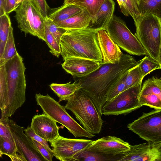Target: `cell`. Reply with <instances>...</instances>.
Listing matches in <instances>:
<instances>
[{
	"mask_svg": "<svg viewBox=\"0 0 161 161\" xmlns=\"http://www.w3.org/2000/svg\"><path fill=\"white\" fill-rule=\"evenodd\" d=\"M139 63L140 60L136 61L131 56L123 54L119 62L102 64L90 74L75 78V81L80 84V89L90 97L102 116V108L112 89L125 73Z\"/></svg>",
	"mask_w": 161,
	"mask_h": 161,
	"instance_id": "obj_1",
	"label": "cell"
},
{
	"mask_svg": "<svg viewBox=\"0 0 161 161\" xmlns=\"http://www.w3.org/2000/svg\"><path fill=\"white\" fill-rule=\"evenodd\" d=\"M26 68L18 53L0 66V99L7 100L1 117L9 118L25 101Z\"/></svg>",
	"mask_w": 161,
	"mask_h": 161,
	"instance_id": "obj_2",
	"label": "cell"
},
{
	"mask_svg": "<svg viewBox=\"0 0 161 161\" xmlns=\"http://www.w3.org/2000/svg\"><path fill=\"white\" fill-rule=\"evenodd\" d=\"M99 29L88 27L68 30L60 42L63 60L68 57L91 59L102 63L103 57L96 37Z\"/></svg>",
	"mask_w": 161,
	"mask_h": 161,
	"instance_id": "obj_3",
	"label": "cell"
},
{
	"mask_svg": "<svg viewBox=\"0 0 161 161\" xmlns=\"http://www.w3.org/2000/svg\"><path fill=\"white\" fill-rule=\"evenodd\" d=\"M67 101L65 108L73 113L83 127L93 134L99 133L103 121L90 97L79 89Z\"/></svg>",
	"mask_w": 161,
	"mask_h": 161,
	"instance_id": "obj_4",
	"label": "cell"
},
{
	"mask_svg": "<svg viewBox=\"0 0 161 161\" xmlns=\"http://www.w3.org/2000/svg\"><path fill=\"white\" fill-rule=\"evenodd\" d=\"M135 35L147 55L159 62L161 53V19L153 14L141 17Z\"/></svg>",
	"mask_w": 161,
	"mask_h": 161,
	"instance_id": "obj_5",
	"label": "cell"
},
{
	"mask_svg": "<svg viewBox=\"0 0 161 161\" xmlns=\"http://www.w3.org/2000/svg\"><path fill=\"white\" fill-rule=\"evenodd\" d=\"M37 105L44 113L53 120L65 127L75 138L86 137L91 138L95 136L86 131L68 114L64 106L47 94L35 95Z\"/></svg>",
	"mask_w": 161,
	"mask_h": 161,
	"instance_id": "obj_6",
	"label": "cell"
},
{
	"mask_svg": "<svg viewBox=\"0 0 161 161\" xmlns=\"http://www.w3.org/2000/svg\"><path fill=\"white\" fill-rule=\"evenodd\" d=\"M105 30L114 42L128 53L137 56L147 55L139 41L119 17L114 15Z\"/></svg>",
	"mask_w": 161,
	"mask_h": 161,
	"instance_id": "obj_7",
	"label": "cell"
},
{
	"mask_svg": "<svg viewBox=\"0 0 161 161\" xmlns=\"http://www.w3.org/2000/svg\"><path fill=\"white\" fill-rule=\"evenodd\" d=\"M142 80L107 102L102 108L103 114L125 115L141 107L139 98Z\"/></svg>",
	"mask_w": 161,
	"mask_h": 161,
	"instance_id": "obj_8",
	"label": "cell"
},
{
	"mask_svg": "<svg viewBox=\"0 0 161 161\" xmlns=\"http://www.w3.org/2000/svg\"><path fill=\"white\" fill-rule=\"evenodd\" d=\"M127 127L147 142L161 143V109L143 113Z\"/></svg>",
	"mask_w": 161,
	"mask_h": 161,
	"instance_id": "obj_9",
	"label": "cell"
},
{
	"mask_svg": "<svg viewBox=\"0 0 161 161\" xmlns=\"http://www.w3.org/2000/svg\"><path fill=\"white\" fill-rule=\"evenodd\" d=\"M93 141L68 138L60 135L52 143L54 156L62 161H78V156L86 151Z\"/></svg>",
	"mask_w": 161,
	"mask_h": 161,
	"instance_id": "obj_10",
	"label": "cell"
},
{
	"mask_svg": "<svg viewBox=\"0 0 161 161\" xmlns=\"http://www.w3.org/2000/svg\"><path fill=\"white\" fill-rule=\"evenodd\" d=\"M11 131L17 148V153L26 161H45L30 138L25 133V128L13 120H9Z\"/></svg>",
	"mask_w": 161,
	"mask_h": 161,
	"instance_id": "obj_11",
	"label": "cell"
},
{
	"mask_svg": "<svg viewBox=\"0 0 161 161\" xmlns=\"http://www.w3.org/2000/svg\"><path fill=\"white\" fill-rule=\"evenodd\" d=\"M130 148L131 145L120 138L108 136L93 141L86 150L116 156L126 154Z\"/></svg>",
	"mask_w": 161,
	"mask_h": 161,
	"instance_id": "obj_12",
	"label": "cell"
},
{
	"mask_svg": "<svg viewBox=\"0 0 161 161\" xmlns=\"http://www.w3.org/2000/svg\"><path fill=\"white\" fill-rule=\"evenodd\" d=\"M161 161V143L150 142L131 145L130 150L117 161Z\"/></svg>",
	"mask_w": 161,
	"mask_h": 161,
	"instance_id": "obj_13",
	"label": "cell"
},
{
	"mask_svg": "<svg viewBox=\"0 0 161 161\" xmlns=\"http://www.w3.org/2000/svg\"><path fill=\"white\" fill-rule=\"evenodd\" d=\"M139 100L141 107L161 109V79L153 76L146 80L142 85Z\"/></svg>",
	"mask_w": 161,
	"mask_h": 161,
	"instance_id": "obj_14",
	"label": "cell"
},
{
	"mask_svg": "<svg viewBox=\"0 0 161 161\" xmlns=\"http://www.w3.org/2000/svg\"><path fill=\"white\" fill-rule=\"evenodd\" d=\"M61 64L63 68L74 78L86 76L97 69L102 63L91 59L71 57L66 58Z\"/></svg>",
	"mask_w": 161,
	"mask_h": 161,
	"instance_id": "obj_15",
	"label": "cell"
},
{
	"mask_svg": "<svg viewBox=\"0 0 161 161\" xmlns=\"http://www.w3.org/2000/svg\"><path fill=\"white\" fill-rule=\"evenodd\" d=\"M56 123L43 112L33 117L30 127L36 135L51 143L59 135Z\"/></svg>",
	"mask_w": 161,
	"mask_h": 161,
	"instance_id": "obj_16",
	"label": "cell"
},
{
	"mask_svg": "<svg viewBox=\"0 0 161 161\" xmlns=\"http://www.w3.org/2000/svg\"><path fill=\"white\" fill-rule=\"evenodd\" d=\"M96 37L103 57L102 64H115L119 62L123 54L107 31L100 30L97 33Z\"/></svg>",
	"mask_w": 161,
	"mask_h": 161,
	"instance_id": "obj_17",
	"label": "cell"
},
{
	"mask_svg": "<svg viewBox=\"0 0 161 161\" xmlns=\"http://www.w3.org/2000/svg\"><path fill=\"white\" fill-rule=\"evenodd\" d=\"M14 11L15 18L18 27L20 30L25 34L29 33L35 36L33 28V15L31 1H23Z\"/></svg>",
	"mask_w": 161,
	"mask_h": 161,
	"instance_id": "obj_18",
	"label": "cell"
},
{
	"mask_svg": "<svg viewBox=\"0 0 161 161\" xmlns=\"http://www.w3.org/2000/svg\"><path fill=\"white\" fill-rule=\"evenodd\" d=\"M114 8L115 3L113 0H105L88 27L105 30L113 17Z\"/></svg>",
	"mask_w": 161,
	"mask_h": 161,
	"instance_id": "obj_19",
	"label": "cell"
},
{
	"mask_svg": "<svg viewBox=\"0 0 161 161\" xmlns=\"http://www.w3.org/2000/svg\"><path fill=\"white\" fill-rule=\"evenodd\" d=\"M91 21V16L84 9L64 20L55 23L58 27L68 30L86 28L89 26Z\"/></svg>",
	"mask_w": 161,
	"mask_h": 161,
	"instance_id": "obj_20",
	"label": "cell"
},
{
	"mask_svg": "<svg viewBox=\"0 0 161 161\" xmlns=\"http://www.w3.org/2000/svg\"><path fill=\"white\" fill-rule=\"evenodd\" d=\"M83 9H84L75 5L64 4L59 7L51 10L48 18L56 23L70 18Z\"/></svg>",
	"mask_w": 161,
	"mask_h": 161,
	"instance_id": "obj_21",
	"label": "cell"
},
{
	"mask_svg": "<svg viewBox=\"0 0 161 161\" xmlns=\"http://www.w3.org/2000/svg\"><path fill=\"white\" fill-rule=\"evenodd\" d=\"M49 86L51 90L58 97L59 102L67 101L81 88L80 84L76 81L72 83H71V82L62 84L52 83Z\"/></svg>",
	"mask_w": 161,
	"mask_h": 161,
	"instance_id": "obj_22",
	"label": "cell"
},
{
	"mask_svg": "<svg viewBox=\"0 0 161 161\" xmlns=\"http://www.w3.org/2000/svg\"><path fill=\"white\" fill-rule=\"evenodd\" d=\"M105 0H64V4H73L85 9L92 22L100 8Z\"/></svg>",
	"mask_w": 161,
	"mask_h": 161,
	"instance_id": "obj_23",
	"label": "cell"
},
{
	"mask_svg": "<svg viewBox=\"0 0 161 161\" xmlns=\"http://www.w3.org/2000/svg\"><path fill=\"white\" fill-rule=\"evenodd\" d=\"M137 5L141 17L151 14L161 19V0H140Z\"/></svg>",
	"mask_w": 161,
	"mask_h": 161,
	"instance_id": "obj_24",
	"label": "cell"
},
{
	"mask_svg": "<svg viewBox=\"0 0 161 161\" xmlns=\"http://www.w3.org/2000/svg\"><path fill=\"white\" fill-rule=\"evenodd\" d=\"M31 3L33 15V28L35 36L45 41V19L31 2Z\"/></svg>",
	"mask_w": 161,
	"mask_h": 161,
	"instance_id": "obj_25",
	"label": "cell"
},
{
	"mask_svg": "<svg viewBox=\"0 0 161 161\" xmlns=\"http://www.w3.org/2000/svg\"><path fill=\"white\" fill-rule=\"evenodd\" d=\"M18 53L16 50L13 35V28L10 29L8 36L3 53L0 56V66L12 58Z\"/></svg>",
	"mask_w": 161,
	"mask_h": 161,
	"instance_id": "obj_26",
	"label": "cell"
},
{
	"mask_svg": "<svg viewBox=\"0 0 161 161\" xmlns=\"http://www.w3.org/2000/svg\"><path fill=\"white\" fill-rule=\"evenodd\" d=\"M8 15L5 14L0 16V56L3 53L12 26Z\"/></svg>",
	"mask_w": 161,
	"mask_h": 161,
	"instance_id": "obj_27",
	"label": "cell"
},
{
	"mask_svg": "<svg viewBox=\"0 0 161 161\" xmlns=\"http://www.w3.org/2000/svg\"><path fill=\"white\" fill-rule=\"evenodd\" d=\"M121 156L106 155L95 152L86 150L78 156V161H117Z\"/></svg>",
	"mask_w": 161,
	"mask_h": 161,
	"instance_id": "obj_28",
	"label": "cell"
},
{
	"mask_svg": "<svg viewBox=\"0 0 161 161\" xmlns=\"http://www.w3.org/2000/svg\"><path fill=\"white\" fill-rule=\"evenodd\" d=\"M17 148L14 140L11 138L0 136V156L6 155L10 158L17 154Z\"/></svg>",
	"mask_w": 161,
	"mask_h": 161,
	"instance_id": "obj_29",
	"label": "cell"
},
{
	"mask_svg": "<svg viewBox=\"0 0 161 161\" xmlns=\"http://www.w3.org/2000/svg\"><path fill=\"white\" fill-rule=\"evenodd\" d=\"M139 65L144 77L155 70L161 69L159 62L148 55L140 60Z\"/></svg>",
	"mask_w": 161,
	"mask_h": 161,
	"instance_id": "obj_30",
	"label": "cell"
},
{
	"mask_svg": "<svg viewBox=\"0 0 161 161\" xmlns=\"http://www.w3.org/2000/svg\"><path fill=\"white\" fill-rule=\"evenodd\" d=\"M144 78L139 64L131 68L127 72L125 79L126 89L136 85Z\"/></svg>",
	"mask_w": 161,
	"mask_h": 161,
	"instance_id": "obj_31",
	"label": "cell"
},
{
	"mask_svg": "<svg viewBox=\"0 0 161 161\" xmlns=\"http://www.w3.org/2000/svg\"><path fill=\"white\" fill-rule=\"evenodd\" d=\"M45 41L50 48L49 52L53 55L59 57L61 54V48L60 44L55 37L51 33L45 24Z\"/></svg>",
	"mask_w": 161,
	"mask_h": 161,
	"instance_id": "obj_32",
	"label": "cell"
},
{
	"mask_svg": "<svg viewBox=\"0 0 161 161\" xmlns=\"http://www.w3.org/2000/svg\"><path fill=\"white\" fill-rule=\"evenodd\" d=\"M45 24L49 31L55 37L57 42L60 45L61 38L63 34L67 30L58 26L48 17L45 19Z\"/></svg>",
	"mask_w": 161,
	"mask_h": 161,
	"instance_id": "obj_33",
	"label": "cell"
},
{
	"mask_svg": "<svg viewBox=\"0 0 161 161\" xmlns=\"http://www.w3.org/2000/svg\"><path fill=\"white\" fill-rule=\"evenodd\" d=\"M127 72L121 78L112 89L108 95L107 102L110 100L126 90L125 79Z\"/></svg>",
	"mask_w": 161,
	"mask_h": 161,
	"instance_id": "obj_34",
	"label": "cell"
},
{
	"mask_svg": "<svg viewBox=\"0 0 161 161\" xmlns=\"http://www.w3.org/2000/svg\"><path fill=\"white\" fill-rule=\"evenodd\" d=\"M9 118L1 117L0 120V136L11 138L13 136L9 125Z\"/></svg>",
	"mask_w": 161,
	"mask_h": 161,
	"instance_id": "obj_35",
	"label": "cell"
},
{
	"mask_svg": "<svg viewBox=\"0 0 161 161\" xmlns=\"http://www.w3.org/2000/svg\"><path fill=\"white\" fill-rule=\"evenodd\" d=\"M130 15L133 18L135 25H136L141 18L137 4L135 0H126Z\"/></svg>",
	"mask_w": 161,
	"mask_h": 161,
	"instance_id": "obj_36",
	"label": "cell"
},
{
	"mask_svg": "<svg viewBox=\"0 0 161 161\" xmlns=\"http://www.w3.org/2000/svg\"><path fill=\"white\" fill-rule=\"evenodd\" d=\"M31 2L44 19L48 17L50 9L46 0H32Z\"/></svg>",
	"mask_w": 161,
	"mask_h": 161,
	"instance_id": "obj_37",
	"label": "cell"
},
{
	"mask_svg": "<svg viewBox=\"0 0 161 161\" xmlns=\"http://www.w3.org/2000/svg\"><path fill=\"white\" fill-rule=\"evenodd\" d=\"M24 132L28 137L41 143L53 154V150L49 147L47 141L36 135L31 127L28 126L26 129H25Z\"/></svg>",
	"mask_w": 161,
	"mask_h": 161,
	"instance_id": "obj_38",
	"label": "cell"
},
{
	"mask_svg": "<svg viewBox=\"0 0 161 161\" xmlns=\"http://www.w3.org/2000/svg\"><path fill=\"white\" fill-rule=\"evenodd\" d=\"M30 138L33 143L35 145L38 150L45 161H52V158L54 156L53 154L41 143L34 139Z\"/></svg>",
	"mask_w": 161,
	"mask_h": 161,
	"instance_id": "obj_39",
	"label": "cell"
},
{
	"mask_svg": "<svg viewBox=\"0 0 161 161\" xmlns=\"http://www.w3.org/2000/svg\"><path fill=\"white\" fill-rule=\"evenodd\" d=\"M17 8L16 5V0H4V9L6 14H8L14 11Z\"/></svg>",
	"mask_w": 161,
	"mask_h": 161,
	"instance_id": "obj_40",
	"label": "cell"
},
{
	"mask_svg": "<svg viewBox=\"0 0 161 161\" xmlns=\"http://www.w3.org/2000/svg\"><path fill=\"white\" fill-rule=\"evenodd\" d=\"M121 12L125 16L130 15L128 3L126 0H117Z\"/></svg>",
	"mask_w": 161,
	"mask_h": 161,
	"instance_id": "obj_41",
	"label": "cell"
},
{
	"mask_svg": "<svg viewBox=\"0 0 161 161\" xmlns=\"http://www.w3.org/2000/svg\"><path fill=\"white\" fill-rule=\"evenodd\" d=\"M4 0H0V16L6 14L4 9Z\"/></svg>",
	"mask_w": 161,
	"mask_h": 161,
	"instance_id": "obj_42",
	"label": "cell"
},
{
	"mask_svg": "<svg viewBox=\"0 0 161 161\" xmlns=\"http://www.w3.org/2000/svg\"><path fill=\"white\" fill-rule=\"evenodd\" d=\"M25 1H31L32 0H16V5L17 7H18L20 3Z\"/></svg>",
	"mask_w": 161,
	"mask_h": 161,
	"instance_id": "obj_43",
	"label": "cell"
},
{
	"mask_svg": "<svg viewBox=\"0 0 161 161\" xmlns=\"http://www.w3.org/2000/svg\"><path fill=\"white\" fill-rule=\"evenodd\" d=\"M137 5L139 3L140 0H135Z\"/></svg>",
	"mask_w": 161,
	"mask_h": 161,
	"instance_id": "obj_44",
	"label": "cell"
},
{
	"mask_svg": "<svg viewBox=\"0 0 161 161\" xmlns=\"http://www.w3.org/2000/svg\"><path fill=\"white\" fill-rule=\"evenodd\" d=\"M159 63L160 64V65L161 66V54H160V61Z\"/></svg>",
	"mask_w": 161,
	"mask_h": 161,
	"instance_id": "obj_45",
	"label": "cell"
}]
</instances>
